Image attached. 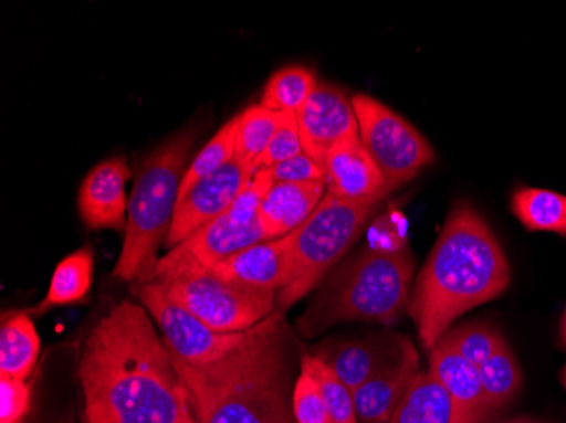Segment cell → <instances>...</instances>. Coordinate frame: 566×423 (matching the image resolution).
Returning a JSON list of instances; mask_svg holds the SVG:
<instances>
[{"label": "cell", "instance_id": "1", "mask_svg": "<svg viewBox=\"0 0 566 423\" xmlns=\"http://www.w3.org/2000/svg\"><path fill=\"white\" fill-rule=\"evenodd\" d=\"M84 423H197L190 391L139 304L109 308L78 362Z\"/></svg>", "mask_w": 566, "mask_h": 423}, {"label": "cell", "instance_id": "2", "mask_svg": "<svg viewBox=\"0 0 566 423\" xmlns=\"http://www.w3.org/2000/svg\"><path fill=\"white\" fill-rule=\"evenodd\" d=\"M175 364L189 388L197 423H297L292 409L295 343L280 311L253 327L226 358L206 366L175 359Z\"/></svg>", "mask_w": 566, "mask_h": 423}, {"label": "cell", "instance_id": "3", "mask_svg": "<svg viewBox=\"0 0 566 423\" xmlns=\"http://www.w3.org/2000/svg\"><path fill=\"white\" fill-rule=\"evenodd\" d=\"M511 264L494 232L470 203L458 202L418 273L410 317L422 348L431 352L451 324L505 294Z\"/></svg>", "mask_w": 566, "mask_h": 423}, {"label": "cell", "instance_id": "4", "mask_svg": "<svg viewBox=\"0 0 566 423\" xmlns=\"http://www.w3.org/2000/svg\"><path fill=\"white\" fill-rule=\"evenodd\" d=\"M415 275L409 247L399 253L359 247L326 276L297 320V330L316 337L345 322L392 326L409 308Z\"/></svg>", "mask_w": 566, "mask_h": 423}, {"label": "cell", "instance_id": "5", "mask_svg": "<svg viewBox=\"0 0 566 423\" xmlns=\"http://www.w3.org/2000/svg\"><path fill=\"white\" fill-rule=\"evenodd\" d=\"M196 129H186L149 152L136 175L123 251L113 275L123 282H145L157 268L158 250L170 234L180 187L186 177Z\"/></svg>", "mask_w": 566, "mask_h": 423}, {"label": "cell", "instance_id": "6", "mask_svg": "<svg viewBox=\"0 0 566 423\" xmlns=\"http://www.w3.org/2000/svg\"><path fill=\"white\" fill-rule=\"evenodd\" d=\"M145 282L157 285L197 319L221 332L253 329L276 311V292L231 282L211 266L171 250Z\"/></svg>", "mask_w": 566, "mask_h": 423}, {"label": "cell", "instance_id": "7", "mask_svg": "<svg viewBox=\"0 0 566 423\" xmlns=\"http://www.w3.org/2000/svg\"><path fill=\"white\" fill-rule=\"evenodd\" d=\"M378 203L348 202L326 192L313 215L292 232L294 269L276 294V311L291 310L345 260Z\"/></svg>", "mask_w": 566, "mask_h": 423}, {"label": "cell", "instance_id": "8", "mask_svg": "<svg viewBox=\"0 0 566 423\" xmlns=\"http://www.w3.org/2000/svg\"><path fill=\"white\" fill-rule=\"evenodd\" d=\"M352 102L359 141L380 168L390 192L434 163V149L428 139L402 116L370 95H353Z\"/></svg>", "mask_w": 566, "mask_h": 423}, {"label": "cell", "instance_id": "9", "mask_svg": "<svg viewBox=\"0 0 566 423\" xmlns=\"http://www.w3.org/2000/svg\"><path fill=\"white\" fill-rule=\"evenodd\" d=\"M135 294L149 317L157 322L171 356L190 366H206L237 351L250 330L221 332L197 319L182 305L151 282H136Z\"/></svg>", "mask_w": 566, "mask_h": 423}, {"label": "cell", "instance_id": "10", "mask_svg": "<svg viewBox=\"0 0 566 423\" xmlns=\"http://www.w3.org/2000/svg\"><path fill=\"white\" fill-rule=\"evenodd\" d=\"M295 119L302 151L323 168L331 152L359 141L358 119L352 98L334 85L319 82L295 114Z\"/></svg>", "mask_w": 566, "mask_h": 423}, {"label": "cell", "instance_id": "11", "mask_svg": "<svg viewBox=\"0 0 566 423\" xmlns=\"http://www.w3.org/2000/svg\"><path fill=\"white\" fill-rule=\"evenodd\" d=\"M254 173L256 171L253 168L234 158L211 177L193 184L192 189L178 200L165 246L168 250L178 246L197 229L226 214Z\"/></svg>", "mask_w": 566, "mask_h": 423}, {"label": "cell", "instance_id": "12", "mask_svg": "<svg viewBox=\"0 0 566 423\" xmlns=\"http://www.w3.org/2000/svg\"><path fill=\"white\" fill-rule=\"evenodd\" d=\"M410 340L394 334L367 337H343L321 342L311 355L333 369L336 377L355 391L381 369L402 358Z\"/></svg>", "mask_w": 566, "mask_h": 423}, {"label": "cell", "instance_id": "13", "mask_svg": "<svg viewBox=\"0 0 566 423\" xmlns=\"http://www.w3.org/2000/svg\"><path fill=\"white\" fill-rule=\"evenodd\" d=\"M132 178V168L126 156H114L95 165L82 181L78 190V214L88 229H113L126 231V183Z\"/></svg>", "mask_w": 566, "mask_h": 423}, {"label": "cell", "instance_id": "14", "mask_svg": "<svg viewBox=\"0 0 566 423\" xmlns=\"http://www.w3.org/2000/svg\"><path fill=\"white\" fill-rule=\"evenodd\" d=\"M429 371L450 394V423H486L499 419L486 399L479 366L436 343L429 356Z\"/></svg>", "mask_w": 566, "mask_h": 423}, {"label": "cell", "instance_id": "15", "mask_svg": "<svg viewBox=\"0 0 566 423\" xmlns=\"http://www.w3.org/2000/svg\"><path fill=\"white\" fill-rule=\"evenodd\" d=\"M219 275L253 288L279 294L291 282L294 269V243L291 234L263 241L211 266Z\"/></svg>", "mask_w": 566, "mask_h": 423}, {"label": "cell", "instance_id": "16", "mask_svg": "<svg viewBox=\"0 0 566 423\" xmlns=\"http://www.w3.org/2000/svg\"><path fill=\"white\" fill-rule=\"evenodd\" d=\"M326 192L348 202L378 203L390 187L361 141L331 152L324 163Z\"/></svg>", "mask_w": 566, "mask_h": 423}, {"label": "cell", "instance_id": "17", "mask_svg": "<svg viewBox=\"0 0 566 423\" xmlns=\"http://www.w3.org/2000/svg\"><path fill=\"white\" fill-rule=\"evenodd\" d=\"M418 374L419 356L410 342L399 361L353 391L358 423H389Z\"/></svg>", "mask_w": 566, "mask_h": 423}, {"label": "cell", "instance_id": "18", "mask_svg": "<svg viewBox=\"0 0 566 423\" xmlns=\"http://www.w3.org/2000/svg\"><path fill=\"white\" fill-rule=\"evenodd\" d=\"M263 241H270V237L260 215L250 224H237L222 214L197 229L184 243L171 247V251L190 257L203 266H214L228 260L229 256Z\"/></svg>", "mask_w": 566, "mask_h": 423}, {"label": "cell", "instance_id": "19", "mask_svg": "<svg viewBox=\"0 0 566 423\" xmlns=\"http://www.w3.org/2000/svg\"><path fill=\"white\" fill-rule=\"evenodd\" d=\"M326 195V181L273 183L260 209V219L270 240L283 237L301 228Z\"/></svg>", "mask_w": 566, "mask_h": 423}, {"label": "cell", "instance_id": "20", "mask_svg": "<svg viewBox=\"0 0 566 423\" xmlns=\"http://www.w3.org/2000/svg\"><path fill=\"white\" fill-rule=\"evenodd\" d=\"M40 336L30 314H6L0 329V377L28 381L40 356Z\"/></svg>", "mask_w": 566, "mask_h": 423}, {"label": "cell", "instance_id": "21", "mask_svg": "<svg viewBox=\"0 0 566 423\" xmlns=\"http://www.w3.org/2000/svg\"><path fill=\"white\" fill-rule=\"evenodd\" d=\"M94 282V251L82 247L70 256L63 257L51 276L46 297L38 304L33 314L41 315L53 307L76 304L84 300Z\"/></svg>", "mask_w": 566, "mask_h": 423}, {"label": "cell", "instance_id": "22", "mask_svg": "<svg viewBox=\"0 0 566 423\" xmlns=\"http://www.w3.org/2000/svg\"><path fill=\"white\" fill-rule=\"evenodd\" d=\"M451 400L431 371H419L389 423H450Z\"/></svg>", "mask_w": 566, "mask_h": 423}, {"label": "cell", "instance_id": "23", "mask_svg": "<svg viewBox=\"0 0 566 423\" xmlns=\"http://www.w3.org/2000/svg\"><path fill=\"white\" fill-rule=\"evenodd\" d=\"M511 210L530 231L566 235V195L563 193L523 187L512 193Z\"/></svg>", "mask_w": 566, "mask_h": 423}, {"label": "cell", "instance_id": "24", "mask_svg": "<svg viewBox=\"0 0 566 423\" xmlns=\"http://www.w3.org/2000/svg\"><path fill=\"white\" fill-rule=\"evenodd\" d=\"M480 381L486 399L497 416L517 399L523 388V373L516 355L512 352L507 340L499 346L497 351L479 366Z\"/></svg>", "mask_w": 566, "mask_h": 423}, {"label": "cell", "instance_id": "25", "mask_svg": "<svg viewBox=\"0 0 566 423\" xmlns=\"http://www.w3.org/2000/svg\"><path fill=\"white\" fill-rule=\"evenodd\" d=\"M316 75L305 66L292 65L270 76L260 104L273 113L297 114L317 87Z\"/></svg>", "mask_w": 566, "mask_h": 423}, {"label": "cell", "instance_id": "26", "mask_svg": "<svg viewBox=\"0 0 566 423\" xmlns=\"http://www.w3.org/2000/svg\"><path fill=\"white\" fill-rule=\"evenodd\" d=\"M282 113H273L262 104L251 105L238 116L237 158L256 171V163L269 148L276 127L282 123Z\"/></svg>", "mask_w": 566, "mask_h": 423}, {"label": "cell", "instance_id": "27", "mask_svg": "<svg viewBox=\"0 0 566 423\" xmlns=\"http://www.w3.org/2000/svg\"><path fill=\"white\" fill-rule=\"evenodd\" d=\"M238 116L226 123L216 133L214 138L200 149L199 155L190 161L180 187V199L203 178L211 177L216 171L234 160L237 155ZM178 199V200H180Z\"/></svg>", "mask_w": 566, "mask_h": 423}, {"label": "cell", "instance_id": "28", "mask_svg": "<svg viewBox=\"0 0 566 423\" xmlns=\"http://www.w3.org/2000/svg\"><path fill=\"white\" fill-rule=\"evenodd\" d=\"M301 368L305 369L319 384L324 402H326L327 410H329L331 422L358 423L355 402H353V391L336 377V373L326 362L308 352V355L302 356Z\"/></svg>", "mask_w": 566, "mask_h": 423}, {"label": "cell", "instance_id": "29", "mask_svg": "<svg viewBox=\"0 0 566 423\" xmlns=\"http://www.w3.org/2000/svg\"><path fill=\"white\" fill-rule=\"evenodd\" d=\"M504 340L505 337L495 327L485 322H469L448 330L438 343L480 366L497 351Z\"/></svg>", "mask_w": 566, "mask_h": 423}, {"label": "cell", "instance_id": "30", "mask_svg": "<svg viewBox=\"0 0 566 423\" xmlns=\"http://www.w3.org/2000/svg\"><path fill=\"white\" fill-rule=\"evenodd\" d=\"M292 409L297 423H333L319 384L302 368L292 394Z\"/></svg>", "mask_w": 566, "mask_h": 423}, {"label": "cell", "instance_id": "31", "mask_svg": "<svg viewBox=\"0 0 566 423\" xmlns=\"http://www.w3.org/2000/svg\"><path fill=\"white\" fill-rule=\"evenodd\" d=\"M365 246L380 253H399L407 250V222L399 210H387L384 215L375 219L368 229Z\"/></svg>", "mask_w": 566, "mask_h": 423}, {"label": "cell", "instance_id": "32", "mask_svg": "<svg viewBox=\"0 0 566 423\" xmlns=\"http://www.w3.org/2000/svg\"><path fill=\"white\" fill-rule=\"evenodd\" d=\"M273 178L269 170H259L251 178L250 183L244 187L243 192L237 197L233 205L229 207L226 218L237 224H250L259 218L263 200L266 193L272 190Z\"/></svg>", "mask_w": 566, "mask_h": 423}, {"label": "cell", "instance_id": "33", "mask_svg": "<svg viewBox=\"0 0 566 423\" xmlns=\"http://www.w3.org/2000/svg\"><path fill=\"white\" fill-rule=\"evenodd\" d=\"M301 152L304 151H302L301 136H298L297 119H295L294 114H285L282 123L276 127L269 148L256 163V171L269 170V168L275 167V165L282 163L289 158H294Z\"/></svg>", "mask_w": 566, "mask_h": 423}, {"label": "cell", "instance_id": "34", "mask_svg": "<svg viewBox=\"0 0 566 423\" xmlns=\"http://www.w3.org/2000/svg\"><path fill=\"white\" fill-rule=\"evenodd\" d=\"M30 383L15 378L0 377V423H22L30 412Z\"/></svg>", "mask_w": 566, "mask_h": 423}, {"label": "cell", "instance_id": "35", "mask_svg": "<svg viewBox=\"0 0 566 423\" xmlns=\"http://www.w3.org/2000/svg\"><path fill=\"white\" fill-rule=\"evenodd\" d=\"M273 183H308L324 181V168L317 165L311 156L301 155L289 158L275 167L269 168Z\"/></svg>", "mask_w": 566, "mask_h": 423}, {"label": "cell", "instance_id": "36", "mask_svg": "<svg viewBox=\"0 0 566 423\" xmlns=\"http://www.w3.org/2000/svg\"><path fill=\"white\" fill-rule=\"evenodd\" d=\"M486 423H546V422H542V420L530 419V416H516V419H504V420L495 419V420H491V422H486Z\"/></svg>", "mask_w": 566, "mask_h": 423}, {"label": "cell", "instance_id": "37", "mask_svg": "<svg viewBox=\"0 0 566 423\" xmlns=\"http://www.w3.org/2000/svg\"><path fill=\"white\" fill-rule=\"evenodd\" d=\"M558 343L559 348L566 349V308L559 320Z\"/></svg>", "mask_w": 566, "mask_h": 423}, {"label": "cell", "instance_id": "38", "mask_svg": "<svg viewBox=\"0 0 566 423\" xmlns=\"http://www.w3.org/2000/svg\"><path fill=\"white\" fill-rule=\"evenodd\" d=\"M562 383H563V387H565V390H566V366H565V368H563V371H562Z\"/></svg>", "mask_w": 566, "mask_h": 423}]
</instances>
